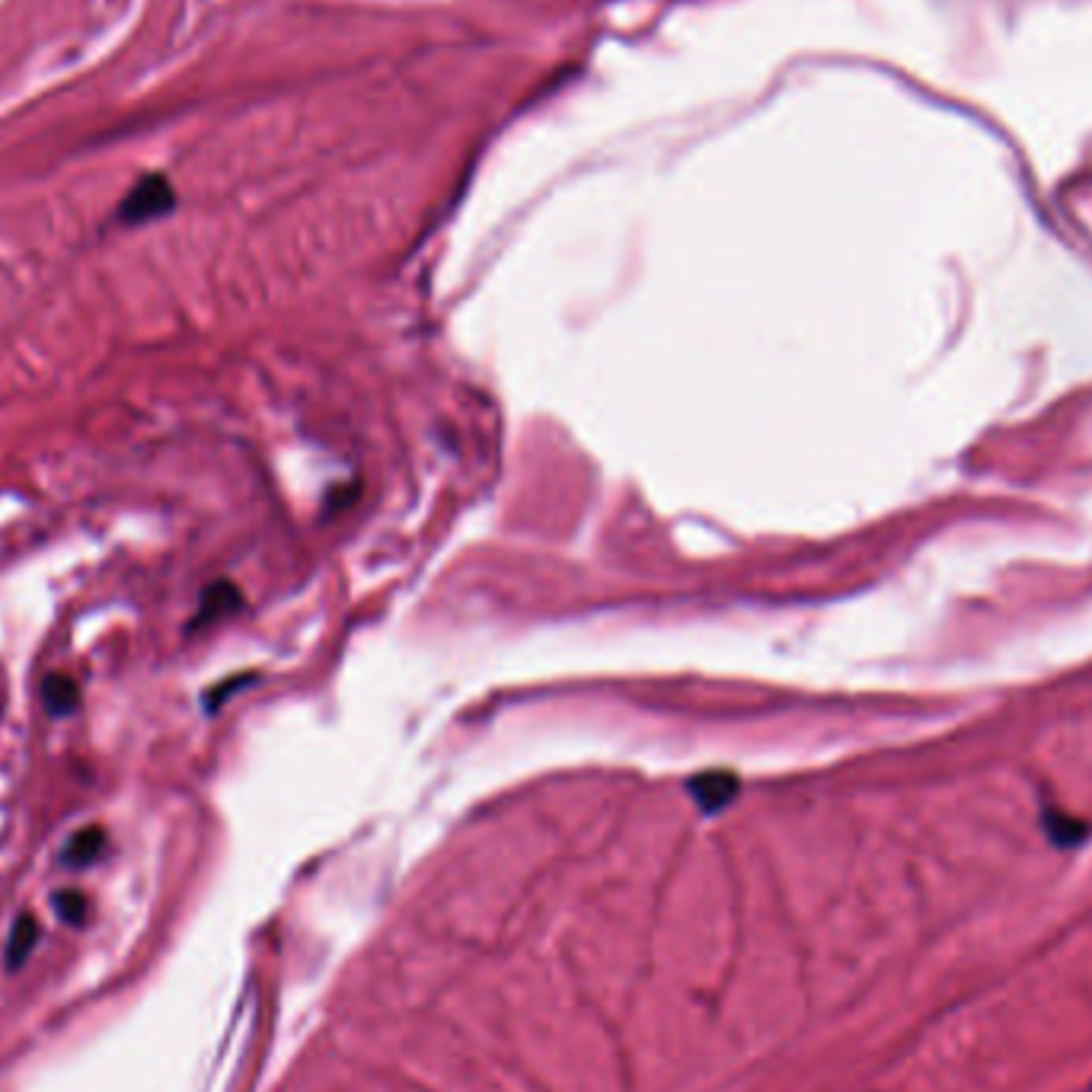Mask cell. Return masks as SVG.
<instances>
[{
  "instance_id": "obj_1",
  "label": "cell",
  "mask_w": 1092,
  "mask_h": 1092,
  "mask_svg": "<svg viewBox=\"0 0 1092 1092\" xmlns=\"http://www.w3.org/2000/svg\"><path fill=\"white\" fill-rule=\"evenodd\" d=\"M176 208V192L173 185L164 173H147L144 179H138L135 185H131V192L122 199L119 205V221L128 224V227H138V224H147V221H157L170 215V211Z\"/></svg>"
},
{
  "instance_id": "obj_2",
  "label": "cell",
  "mask_w": 1092,
  "mask_h": 1092,
  "mask_svg": "<svg viewBox=\"0 0 1092 1092\" xmlns=\"http://www.w3.org/2000/svg\"><path fill=\"white\" fill-rule=\"evenodd\" d=\"M690 792H694L697 805L703 812H718L732 802V795L738 792V777L726 774V770H712V774H700L697 780H690Z\"/></svg>"
},
{
  "instance_id": "obj_3",
  "label": "cell",
  "mask_w": 1092,
  "mask_h": 1092,
  "mask_svg": "<svg viewBox=\"0 0 1092 1092\" xmlns=\"http://www.w3.org/2000/svg\"><path fill=\"white\" fill-rule=\"evenodd\" d=\"M239 607V592L233 588L230 581H215L211 588H205L202 595V604H199V614L192 617V626L189 629H205L211 623H218L230 614H236Z\"/></svg>"
},
{
  "instance_id": "obj_4",
  "label": "cell",
  "mask_w": 1092,
  "mask_h": 1092,
  "mask_svg": "<svg viewBox=\"0 0 1092 1092\" xmlns=\"http://www.w3.org/2000/svg\"><path fill=\"white\" fill-rule=\"evenodd\" d=\"M42 703H45V712H48V715H55V718L71 715V712L77 709V703H80V687H77V681L68 678V674H48V678L42 681Z\"/></svg>"
},
{
  "instance_id": "obj_5",
  "label": "cell",
  "mask_w": 1092,
  "mask_h": 1092,
  "mask_svg": "<svg viewBox=\"0 0 1092 1092\" xmlns=\"http://www.w3.org/2000/svg\"><path fill=\"white\" fill-rule=\"evenodd\" d=\"M102 846H105V831L96 828V824H90V828L77 831V834L68 840L64 854H61V863H64V866H74V869H84V866H90V863L99 860Z\"/></svg>"
},
{
  "instance_id": "obj_6",
  "label": "cell",
  "mask_w": 1092,
  "mask_h": 1092,
  "mask_svg": "<svg viewBox=\"0 0 1092 1092\" xmlns=\"http://www.w3.org/2000/svg\"><path fill=\"white\" fill-rule=\"evenodd\" d=\"M36 940H39V923L33 914H19L13 920V929L7 936V968L16 971L26 958H30V952L36 949Z\"/></svg>"
},
{
  "instance_id": "obj_7",
  "label": "cell",
  "mask_w": 1092,
  "mask_h": 1092,
  "mask_svg": "<svg viewBox=\"0 0 1092 1092\" xmlns=\"http://www.w3.org/2000/svg\"><path fill=\"white\" fill-rule=\"evenodd\" d=\"M55 911H58V917H61L64 923H74V926H80V923H84V920H87V911H90V904H87V898H84V894H80V891H74V888H64V891H58V894H55Z\"/></svg>"
},
{
  "instance_id": "obj_8",
  "label": "cell",
  "mask_w": 1092,
  "mask_h": 1092,
  "mask_svg": "<svg viewBox=\"0 0 1092 1092\" xmlns=\"http://www.w3.org/2000/svg\"><path fill=\"white\" fill-rule=\"evenodd\" d=\"M1089 1089H1092V1086H1089Z\"/></svg>"
}]
</instances>
